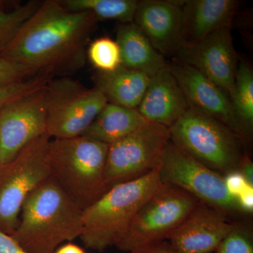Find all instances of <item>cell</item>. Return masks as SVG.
Listing matches in <instances>:
<instances>
[{"mask_svg":"<svg viewBox=\"0 0 253 253\" xmlns=\"http://www.w3.org/2000/svg\"><path fill=\"white\" fill-rule=\"evenodd\" d=\"M54 253H86L85 251L78 245L68 243L59 246Z\"/></svg>","mask_w":253,"mask_h":253,"instance_id":"obj_33","label":"cell"},{"mask_svg":"<svg viewBox=\"0 0 253 253\" xmlns=\"http://www.w3.org/2000/svg\"><path fill=\"white\" fill-rule=\"evenodd\" d=\"M46 134L53 139L83 135L108 104L96 88L70 77L53 78L44 89Z\"/></svg>","mask_w":253,"mask_h":253,"instance_id":"obj_8","label":"cell"},{"mask_svg":"<svg viewBox=\"0 0 253 253\" xmlns=\"http://www.w3.org/2000/svg\"><path fill=\"white\" fill-rule=\"evenodd\" d=\"M44 89L14 101L0 113V166L46 134Z\"/></svg>","mask_w":253,"mask_h":253,"instance_id":"obj_11","label":"cell"},{"mask_svg":"<svg viewBox=\"0 0 253 253\" xmlns=\"http://www.w3.org/2000/svg\"><path fill=\"white\" fill-rule=\"evenodd\" d=\"M224 179L226 189L234 198L237 197L246 186L250 185L239 170L227 173L224 176Z\"/></svg>","mask_w":253,"mask_h":253,"instance_id":"obj_28","label":"cell"},{"mask_svg":"<svg viewBox=\"0 0 253 253\" xmlns=\"http://www.w3.org/2000/svg\"><path fill=\"white\" fill-rule=\"evenodd\" d=\"M175 58L196 68L230 97L239 66L231 28L219 30L198 42L181 46Z\"/></svg>","mask_w":253,"mask_h":253,"instance_id":"obj_12","label":"cell"},{"mask_svg":"<svg viewBox=\"0 0 253 253\" xmlns=\"http://www.w3.org/2000/svg\"><path fill=\"white\" fill-rule=\"evenodd\" d=\"M184 1H139L133 23L163 56H174L183 45Z\"/></svg>","mask_w":253,"mask_h":253,"instance_id":"obj_14","label":"cell"},{"mask_svg":"<svg viewBox=\"0 0 253 253\" xmlns=\"http://www.w3.org/2000/svg\"><path fill=\"white\" fill-rule=\"evenodd\" d=\"M54 78L50 75H37L21 83L0 86V113L14 101L44 89Z\"/></svg>","mask_w":253,"mask_h":253,"instance_id":"obj_25","label":"cell"},{"mask_svg":"<svg viewBox=\"0 0 253 253\" xmlns=\"http://www.w3.org/2000/svg\"><path fill=\"white\" fill-rule=\"evenodd\" d=\"M169 131L174 146L210 169L223 176L239 170L240 139L217 120L190 108Z\"/></svg>","mask_w":253,"mask_h":253,"instance_id":"obj_5","label":"cell"},{"mask_svg":"<svg viewBox=\"0 0 253 253\" xmlns=\"http://www.w3.org/2000/svg\"><path fill=\"white\" fill-rule=\"evenodd\" d=\"M116 41L121 49L124 67L151 78L168 65L166 58L155 49L134 23L118 26Z\"/></svg>","mask_w":253,"mask_h":253,"instance_id":"obj_19","label":"cell"},{"mask_svg":"<svg viewBox=\"0 0 253 253\" xmlns=\"http://www.w3.org/2000/svg\"><path fill=\"white\" fill-rule=\"evenodd\" d=\"M47 134L35 139L0 166V231L12 235L22 206L32 191L50 178Z\"/></svg>","mask_w":253,"mask_h":253,"instance_id":"obj_6","label":"cell"},{"mask_svg":"<svg viewBox=\"0 0 253 253\" xmlns=\"http://www.w3.org/2000/svg\"><path fill=\"white\" fill-rule=\"evenodd\" d=\"M129 253H178L168 241L134 250Z\"/></svg>","mask_w":253,"mask_h":253,"instance_id":"obj_31","label":"cell"},{"mask_svg":"<svg viewBox=\"0 0 253 253\" xmlns=\"http://www.w3.org/2000/svg\"><path fill=\"white\" fill-rule=\"evenodd\" d=\"M108 149L109 145L84 136L50 141V177L83 211L109 189Z\"/></svg>","mask_w":253,"mask_h":253,"instance_id":"obj_4","label":"cell"},{"mask_svg":"<svg viewBox=\"0 0 253 253\" xmlns=\"http://www.w3.org/2000/svg\"><path fill=\"white\" fill-rule=\"evenodd\" d=\"M0 253H28L11 235L0 231Z\"/></svg>","mask_w":253,"mask_h":253,"instance_id":"obj_29","label":"cell"},{"mask_svg":"<svg viewBox=\"0 0 253 253\" xmlns=\"http://www.w3.org/2000/svg\"><path fill=\"white\" fill-rule=\"evenodd\" d=\"M158 169L111 187L83 211L82 242L98 252L116 246L142 206L161 185Z\"/></svg>","mask_w":253,"mask_h":253,"instance_id":"obj_3","label":"cell"},{"mask_svg":"<svg viewBox=\"0 0 253 253\" xmlns=\"http://www.w3.org/2000/svg\"><path fill=\"white\" fill-rule=\"evenodd\" d=\"M71 11H90L96 19L114 20L121 24L131 23L139 1L137 0H61Z\"/></svg>","mask_w":253,"mask_h":253,"instance_id":"obj_21","label":"cell"},{"mask_svg":"<svg viewBox=\"0 0 253 253\" xmlns=\"http://www.w3.org/2000/svg\"><path fill=\"white\" fill-rule=\"evenodd\" d=\"M36 76L22 65L0 56V86L21 83Z\"/></svg>","mask_w":253,"mask_h":253,"instance_id":"obj_27","label":"cell"},{"mask_svg":"<svg viewBox=\"0 0 253 253\" xmlns=\"http://www.w3.org/2000/svg\"><path fill=\"white\" fill-rule=\"evenodd\" d=\"M146 123L137 110L108 103L82 136L109 145L129 135Z\"/></svg>","mask_w":253,"mask_h":253,"instance_id":"obj_20","label":"cell"},{"mask_svg":"<svg viewBox=\"0 0 253 253\" xmlns=\"http://www.w3.org/2000/svg\"><path fill=\"white\" fill-rule=\"evenodd\" d=\"M170 141L168 128L147 122L109 145L105 178L109 189L157 169Z\"/></svg>","mask_w":253,"mask_h":253,"instance_id":"obj_9","label":"cell"},{"mask_svg":"<svg viewBox=\"0 0 253 253\" xmlns=\"http://www.w3.org/2000/svg\"><path fill=\"white\" fill-rule=\"evenodd\" d=\"M82 232L83 210L50 177L25 201L11 236L28 253H54Z\"/></svg>","mask_w":253,"mask_h":253,"instance_id":"obj_2","label":"cell"},{"mask_svg":"<svg viewBox=\"0 0 253 253\" xmlns=\"http://www.w3.org/2000/svg\"><path fill=\"white\" fill-rule=\"evenodd\" d=\"M98 20L90 11H69L61 0H44L1 57L36 75L69 77L84 67Z\"/></svg>","mask_w":253,"mask_h":253,"instance_id":"obj_1","label":"cell"},{"mask_svg":"<svg viewBox=\"0 0 253 253\" xmlns=\"http://www.w3.org/2000/svg\"><path fill=\"white\" fill-rule=\"evenodd\" d=\"M239 171L244 176L248 184L253 186V164L248 156H243Z\"/></svg>","mask_w":253,"mask_h":253,"instance_id":"obj_32","label":"cell"},{"mask_svg":"<svg viewBox=\"0 0 253 253\" xmlns=\"http://www.w3.org/2000/svg\"><path fill=\"white\" fill-rule=\"evenodd\" d=\"M240 208L244 214H251L253 211V186L248 185L236 198Z\"/></svg>","mask_w":253,"mask_h":253,"instance_id":"obj_30","label":"cell"},{"mask_svg":"<svg viewBox=\"0 0 253 253\" xmlns=\"http://www.w3.org/2000/svg\"><path fill=\"white\" fill-rule=\"evenodd\" d=\"M229 98L246 139L252 134L253 126V71L246 61H241L238 66Z\"/></svg>","mask_w":253,"mask_h":253,"instance_id":"obj_22","label":"cell"},{"mask_svg":"<svg viewBox=\"0 0 253 253\" xmlns=\"http://www.w3.org/2000/svg\"><path fill=\"white\" fill-rule=\"evenodd\" d=\"M92 81L94 88L104 94L108 103L126 109H137L147 89L150 77L121 66L113 72L96 71L93 75Z\"/></svg>","mask_w":253,"mask_h":253,"instance_id":"obj_18","label":"cell"},{"mask_svg":"<svg viewBox=\"0 0 253 253\" xmlns=\"http://www.w3.org/2000/svg\"><path fill=\"white\" fill-rule=\"evenodd\" d=\"M199 203L180 188L162 183L136 214L116 247L130 253L168 241Z\"/></svg>","mask_w":253,"mask_h":253,"instance_id":"obj_7","label":"cell"},{"mask_svg":"<svg viewBox=\"0 0 253 253\" xmlns=\"http://www.w3.org/2000/svg\"><path fill=\"white\" fill-rule=\"evenodd\" d=\"M190 109L168 65L150 78L137 111L147 122L169 129Z\"/></svg>","mask_w":253,"mask_h":253,"instance_id":"obj_16","label":"cell"},{"mask_svg":"<svg viewBox=\"0 0 253 253\" xmlns=\"http://www.w3.org/2000/svg\"><path fill=\"white\" fill-rule=\"evenodd\" d=\"M224 212L204 203L199 205L168 238L178 253H213L234 222Z\"/></svg>","mask_w":253,"mask_h":253,"instance_id":"obj_15","label":"cell"},{"mask_svg":"<svg viewBox=\"0 0 253 253\" xmlns=\"http://www.w3.org/2000/svg\"><path fill=\"white\" fill-rule=\"evenodd\" d=\"M238 6L235 0L183 1L182 46L198 42L219 30L231 28Z\"/></svg>","mask_w":253,"mask_h":253,"instance_id":"obj_17","label":"cell"},{"mask_svg":"<svg viewBox=\"0 0 253 253\" xmlns=\"http://www.w3.org/2000/svg\"><path fill=\"white\" fill-rule=\"evenodd\" d=\"M86 56L99 72H113L122 66L121 49L117 42L108 37L97 38L89 43Z\"/></svg>","mask_w":253,"mask_h":253,"instance_id":"obj_24","label":"cell"},{"mask_svg":"<svg viewBox=\"0 0 253 253\" xmlns=\"http://www.w3.org/2000/svg\"><path fill=\"white\" fill-rule=\"evenodd\" d=\"M42 1L31 0L9 11L0 10V54L10 45L23 25L41 6Z\"/></svg>","mask_w":253,"mask_h":253,"instance_id":"obj_23","label":"cell"},{"mask_svg":"<svg viewBox=\"0 0 253 253\" xmlns=\"http://www.w3.org/2000/svg\"><path fill=\"white\" fill-rule=\"evenodd\" d=\"M215 253H253V231L250 223L234 222Z\"/></svg>","mask_w":253,"mask_h":253,"instance_id":"obj_26","label":"cell"},{"mask_svg":"<svg viewBox=\"0 0 253 253\" xmlns=\"http://www.w3.org/2000/svg\"><path fill=\"white\" fill-rule=\"evenodd\" d=\"M190 108L211 116L229 127L240 140H246L229 96L196 68L174 60L168 65Z\"/></svg>","mask_w":253,"mask_h":253,"instance_id":"obj_13","label":"cell"},{"mask_svg":"<svg viewBox=\"0 0 253 253\" xmlns=\"http://www.w3.org/2000/svg\"><path fill=\"white\" fill-rule=\"evenodd\" d=\"M161 182L172 184L226 215L244 214L226 189L224 176L210 169L169 141L158 169Z\"/></svg>","mask_w":253,"mask_h":253,"instance_id":"obj_10","label":"cell"}]
</instances>
